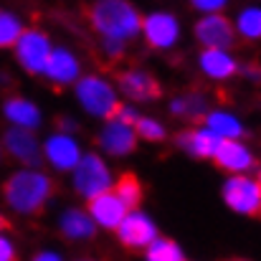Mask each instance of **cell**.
<instances>
[{
    "label": "cell",
    "mask_w": 261,
    "mask_h": 261,
    "mask_svg": "<svg viewBox=\"0 0 261 261\" xmlns=\"http://www.w3.org/2000/svg\"><path fill=\"white\" fill-rule=\"evenodd\" d=\"M54 195V180L41 170H18L3 185L5 203L20 216H36Z\"/></svg>",
    "instance_id": "6da1fadb"
},
{
    "label": "cell",
    "mask_w": 261,
    "mask_h": 261,
    "mask_svg": "<svg viewBox=\"0 0 261 261\" xmlns=\"http://www.w3.org/2000/svg\"><path fill=\"white\" fill-rule=\"evenodd\" d=\"M89 23L91 28L107 38V41H117L124 43L129 38H135L142 28V18L140 13L122 0H101L89 10Z\"/></svg>",
    "instance_id": "7a4b0ae2"
},
{
    "label": "cell",
    "mask_w": 261,
    "mask_h": 261,
    "mask_svg": "<svg viewBox=\"0 0 261 261\" xmlns=\"http://www.w3.org/2000/svg\"><path fill=\"white\" fill-rule=\"evenodd\" d=\"M76 101L82 104V109L87 114L104 117V119H112L117 107H119L117 91L101 76H84V79H79L76 82Z\"/></svg>",
    "instance_id": "3957f363"
},
{
    "label": "cell",
    "mask_w": 261,
    "mask_h": 261,
    "mask_svg": "<svg viewBox=\"0 0 261 261\" xmlns=\"http://www.w3.org/2000/svg\"><path fill=\"white\" fill-rule=\"evenodd\" d=\"M109 188H112V170L107 168V163L94 152L82 155L79 165L74 168V190L94 200L96 195L109 193Z\"/></svg>",
    "instance_id": "277c9868"
},
{
    "label": "cell",
    "mask_w": 261,
    "mask_h": 261,
    "mask_svg": "<svg viewBox=\"0 0 261 261\" xmlns=\"http://www.w3.org/2000/svg\"><path fill=\"white\" fill-rule=\"evenodd\" d=\"M51 56V41L43 31L28 28L15 41V59L28 74H43L46 61Z\"/></svg>",
    "instance_id": "5b68a950"
},
{
    "label": "cell",
    "mask_w": 261,
    "mask_h": 261,
    "mask_svg": "<svg viewBox=\"0 0 261 261\" xmlns=\"http://www.w3.org/2000/svg\"><path fill=\"white\" fill-rule=\"evenodd\" d=\"M223 200L241 216H256L261 213V185L246 175H233L223 185Z\"/></svg>",
    "instance_id": "8992f818"
},
{
    "label": "cell",
    "mask_w": 261,
    "mask_h": 261,
    "mask_svg": "<svg viewBox=\"0 0 261 261\" xmlns=\"http://www.w3.org/2000/svg\"><path fill=\"white\" fill-rule=\"evenodd\" d=\"M117 236L127 249H147L152 241H158V228L147 213L132 211L117 226Z\"/></svg>",
    "instance_id": "52a82bcc"
},
{
    "label": "cell",
    "mask_w": 261,
    "mask_h": 261,
    "mask_svg": "<svg viewBox=\"0 0 261 261\" xmlns=\"http://www.w3.org/2000/svg\"><path fill=\"white\" fill-rule=\"evenodd\" d=\"M3 145H5V150H8V155L13 160H18V163L25 165V170H36L41 165V160H43L41 142L28 129H18V127L8 129L5 137H3Z\"/></svg>",
    "instance_id": "ba28073f"
},
{
    "label": "cell",
    "mask_w": 261,
    "mask_h": 261,
    "mask_svg": "<svg viewBox=\"0 0 261 261\" xmlns=\"http://www.w3.org/2000/svg\"><path fill=\"white\" fill-rule=\"evenodd\" d=\"M145 31V38L152 48H173L180 38V23L173 13L168 10H155L150 13L145 20H142V28Z\"/></svg>",
    "instance_id": "9c48e42d"
},
{
    "label": "cell",
    "mask_w": 261,
    "mask_h": 261,
    "mask_svg": "<svg viewBox=\"0 0 261 261\" xmlns=\"http://www.w3.org/2000/svg\"><path fill=\"white\" fill-rule=\"evenodd\" d=\"M195 38L213 51H226L233 46L236 31L226 15H205L195 23Z\"/></svg>",
    "instance_id": "30bf717a"
},
{
    "label": "cell",
    "mask_w": 261,
    "mask_h": 261,
    "mask_svg": "<svg viewBox=\"0 0 261 261\" xmlns=\"http://www.w3.org/2000/svg\"><path fill=\"white\" fill-rule=\"evenodd\" d=\"M96 145H99L107 155H112V158H124V155H129V152L135 150V145H137L135 127L122 124V122H117V119H109V122L101 127V132H99V137H96Z\"/></svg>",
    "instance_id": "8fae6325"
},
{
    "label": "cell",
    "mask_w": 261,
    "mask_h": 261,
    "mask_svg": "<svg viewBox=\"0 0 261 261\" xmlns=\"http://www.w3.org/2000/svg\"><path fill=\"white\" fill-rule=\"evenodd\" d=\"M41 150H43L46 160L61 173L64 170H74L79 165V160H82V150H79L76 140L71 135H64V132H54Z\"/></svg>",
    "instance_id": "7c38bea8"
},
{
    "label": "cell",
    "mask_w": 261,
    "mask_h": 261,
    "mask_svg": "<svg viewBox=\"0 0 261 261\" xmlns=\"http://www.w3.org/2000/svg\"><path fill=\"white\" fill-rule=\"evenodd\" d=\"M79 71H82V64L71 48H64V46L51 48V56L43 69V76L48 82H54L56 87H66L71 82H79Z\"/></svg>",
    "instance_id": "4fadbf2b"
},
{
    "label": "cell",
    "mask_w": 261,
    "mask_h": 261,
    "mask_svg": "<svg viewBox=\"0 0 261 261\" xmlns=\"http://www.w3.org/2000/svg\"><path fill=\"white\" fill-rule=\"evenodd\" d=\"M117 84L122 89L124 96L135 99V101H150L160 96V84L155 82V76L150 71L142 69H124L117 74Z\"/></svg>",
    "instance_id": "5bb4252c"
},
{
    "label": "cell",
    "mask_w": 261,
    "mask_h": 261,
    "mask_svg": "<svg viewBox=\"0 0 261 261\" xmlns=\"http://www.w3.org/2000/svg\"><path fill=\"white\" fill-rule=\"evenodd\" d=\"M213 160H216V165H218L221 170L236 173V175L246 173V170H251V168L256 165L254 152H251L249 147H244L241 142H236V140H223V142L218 145Z\"/></svg>",
    "instance_id": "9a60e30c"
},
{
    "label": "cell",
    "mask_w": 261,
    "mask_h": 261,
    "mask_svg": "<svg viewBox=\"0 0 261 261\" xmlns=\"http://www.w3.org/2000/svg\"><path fill=\"white\" fill-rule=\"evenodd\" d=\"M124 216H127V208L122 205V200L114 193H104V195H96L94 200H89V218L96 226L117 228Z\"/></svg>",
    "instance_id": "2e32d148"
},
{
    "label": "cell",
    "mask_w": 261,
    "mask_h": 261,
    "mask_svg": "<svg viewBox=\"0 0 261 261\" xmlns=\"http://www.w3.org/2000/svg\"><path fill=\"white\" fill-rule=\"evenodd\" d=\"M221 142H223V140H218V137H216L213 132H208L205 127H200V129H188V132H180V135H177V147L185 150V152L193 155V158H213Z\"/></svg>",
    "instance_id": "e0dca14e"
},
{
    "label": "cell",
    "mask_w": 261,
    "mask_h": 261,
    "mask_svg": "<svg viewBox=\"0 0 261 261\" xmlns=\"http://www.w3.org/2000/svg\"><path fill=\"white\" fill-rule=\"evenodd\" d=\"M198 64H200V71H203L208 79H216V82H221V79H231V76L239 71V64H236V59H233L228 51L203 48Z\"/></svg>",
    "instance_id": "ac0fdd59"
},
{
    "label": "cell",
    "mask_w": 261,
    "mask_h": 261,
    "mask_svg": "<svg viewBox=\"0 0 261 261\" xmlns=\"http://www.w3.org/2000/svg\"><path fill=\"white\" fill-rule=\"evenodd\" d=\"M3 112H5V117H8L18 129H28V132H31L33 127L41 124V109H38L33 101L23 99V96L8 99L5 107H3Z\"/></svg>",
    "instance_id": "d6986e66"
},
{
    "label": "cell",
    "mask_w": 261,
    "mask_h": 261,
    "mask_svg": "<svg viewBox=\"0 0 261 261\" xmlns=\"http://www.w3.org/2000/svg\"><path fill=\"white\" fill-rule=\"evenodd\" d=\"M59 228L71 241H87V239L94 236V221L89 218V213L79 211V208L64 211L61 218H59Z\"/></svg>",
    "instance_id": "ffe728a7"
},
{
    "label": "cell",
    "mask_w": 261,
    "mask_h": 261,
    "mask_svg": "<svg viewBox=\"0 0 261 261\" xmlns=\"http://www.w3.org/2000/svg\"><path fill=\"white\" fill-rule=\"evenodd\" d=\"M205 129L213 132L218 140H239L244 135V124L239 122V117L231 112H223V109L211 112L205 117Z\"/></svg>",
    "instance_id": "44dd1931"
},
{
    "label": "cell",
    "mask_w": 261,
    "mask_h": 261,
    "mask_svg": "<svg viewBox=\"0 0 261 261\" xmlns=\"http://www.w3.org/2000/svg\"><path fill=\"white\" fill-rule=\"evenodd\" d=\"M233 31L241 33V38H246V41H256V38H261V8L259 5L241 8Z\"/></svg>",
    "instance_id": "7402d4cb"
},
{
    "label": "cell",
    "mask_w": 261,
    "mask_h": 261,
    "mask_svg": "<svg viewBox=\"0 0 261 261\" xmlns=\"http://www.w3.org/2000/svg\"><path fill=\"white\" fill-rule=\"evenodd\" d=\"M170 109H173V114H177V117L198 119V117L205 114V99L198 91H188V94H182V96L175 99L173 104H170Z\"/></svg>",
    "instance_id": "603a6c76"
},
{
    "label": "cell",
    "mask_w": 261,
    "mask_h": 261,
    "mask_svg": "<svg viewBox=\"0 0 261 261\" xmlns=\"http://www.w3.org/2000/svg\"><path fill=\"white\" fill-rule=\"evenodd\" d=\"M114 195L122 200V205L129 211V208H135L137 203H140V198H142V185H140V180H137V175L135 173H124L119 180H117V190H114Z\"/></svg>",
    "instance_id": "cb8c5ba5"
},
{
    "label": "cell",
    "mask_w": 261,
    "mask_h": 261,
    "mask_svg": "<svg viewBox=\"0 0 261 261\" xmlns=\"http://www.w3.org/2000/svg\"><path fill=\"white\" fill-rule=\"evenodd\" d=\"M23 23L15 13L10 10H0V48H8V46H15V41L20 38L23 33Z\"/></svg>",
    "instance_id": "d4e9b609"
},
{
    "label": "cell",
    "mask_w": 261,
    "mask_h": 261,
    "mask_svg": "<svg viewBox=\"0 0 261 261\" xmlns=\"http://www.w3.org/2000/svg\"><path fill=\"white\" fill-rule=\"evenodd\" d=\"M147 261H185L182 249L170 239H158L147 246Z\"/></svg>",
    "instance_id": "484cf974"
},
{
    "label": "cell",
    "mask_w": 261,
    "mask_h": 261,
    "mask_svg": "<svg viewBox=\"0 0 261 261\" xmlns=\"http://www.w3.org/2000/svg\"><path fill=\"white\" fill-rule=\"evenodd\" d=\"M135 135L137 137H145L150 142H160L165 140V127L158 122V119H150V117H140L135 122Z\"/></svg>",
    "instance_id": "4316f807"
},
{
    "label": "cell",
    "mask_w": 261,
    "mask_h": 261,
    "mask_svg": "<svg viewBox=\"0 0 261 261\" xmlns=\"http://www.w3.org/2000/svg\"><path fill=\"white\" fill-rule=\"evenodd\" d=\"M0 261H18V254H15V246L8 236L0 233Z\"/></svg>",
    "instance_id": "83f0119b"
},
{
    "label": "cell",
    "mask_w": 261,
    "mask_h": 261,
    "mask_svg": "<svg viewBox=\"0 0 261 261\" xmlns=\"http://www.w3.org/2000/svg\"><path fill=\"white\" fill-rule=\"evenodd\" d=\"M193 5H195L198 10H203V13H211V15H218V10L226 8L223 0H195Z\"/></svg>",
    "instance_id": "f1b7e54d"
},
{
    "label": "cell",
    "mask_w": 261,
    "mask_h": 261,
    "mask_svg": "<svg viewBox=\"0 0 261 261\" xmlns=\"http://www.w3.org/2000/svg\"><path fill=\"white\" fill-rule=\"evenodd\" d=\"M101 51H104V56H109V59H119V56L124 54V43H117V41H107V38H101Z\"/></svg>",
    "instance_id": "f546056e"
},
{
    "label": "cell",
    "mask_w": 261,
    "mask_h": 261,
    "mask_svg": "<svg viewBox=\"0 0 261 261\" xmlns=\"http://www.w3.org/2000/svg\"><path fill=\"white\" fill-rule=\"evenodd\" d=\"M33 261H61V256L54 254V251H41V254H36Z\"/></svg>",
    "instance_id": "4dcf8cb0"
},
{
    "label": "cell",
    "mask_w": 261,
    "mask_h": 261,
    "mask_svg": "<svg viewBox=\"0 0 261 261\" xmlns=\"http://www.w3.org/2000/svg\"><path fill=\"white\" fill-rule=\"evenodd\" d=\"M244 74H249V76H251L254 82H261V69H259V66H249V69H246Z\"/></svg>",
    "instance_id": "1f68e13d"
},
{
    "label": "cell",
    "mask_w": 261,
    "mask_h": 261,
    "mask_svg": "<svg viewBox=\"0 0 261 261\" xmlns=\"http://www.w3.org/2000/svg\"><path fill=\"white\" fill-rule=\"evenodd\" d=\"M5 228H8V221H5V216H3V213H0V233H3V231H5Z\"/></svg>",
    "instance_id": "d6a6232c"
},
{
    "label": "cell",
    "mask_w": 261,
    "mask_h": 261,
    "mask_svg": "<svg viewBox=\"0 0 261 261\" xmlns=\"http://www.w3.org/2000/svg\"><path fill=\"white\" fill-rule=\"evenodd\" d=\"M256 182H259V185H261V173H259V180H256Z\"/></svg>",
    "instance_id": "836d02e7"
},
{
    "label": "cell",
    "mask_w": 261,
    "mask_h": 261,
    "mask_svg": "<svg viewBox=\"0 0 261 261\" xmlns=\"http://www.w3.org/2000/svg\"><path fill=\"white\" fill-rule=\"evenodd\" d=\"M236 261H241V259H236Z\"/></svg>",
    "instance_id": "e575fe53"
},
{
    "label": "cell",
    "mask_w": 261,
    "mask_h": 261,
    "mask_svg": "<svg viewBox=\"0 0 261 261\" xmlns=\"http://www.w3.org/2000/svg\"><path fill=\"white\" fill-rule=\"evenodd\" d=\"M0 155H3V152H0Z\"/></svg>",
    "instance_id": "d590c367"
}]
</instances>
